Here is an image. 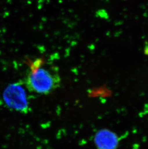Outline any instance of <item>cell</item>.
<instances>
[{
	"label": "cell",
	"instance_id": "obj_1",
	"mask_svg": "<svg viewBox=\"0 0 148 149\" xmlns=\"http://www.w3.org/2000/svg\"><path fill=\"white\" fill-rule=\"evenodd\" d=\"M30 67L24 83L29 91L48 95L60 87L61 78L55 67L47 65L42 58L31 62Z\"/></svg>",
	"mask_w": 148,
	"mask_h": 149
},
{
	"label": "cell",
	"instance_id": "obj_2",
	"mask_svg": "<svg viewBox=\"0 0 148 149\" xmlns=\"http://www.w3.org/2000/svg\"><path fill=\"white\" fill-rule=\"evenodd\" d=\"M3 99L8 107L22 113L29 111L27 94L20 83H13L6 87L3 93Z\"/></svg>",
	"mask_w": 148,
	"mask_h": 149
},
{
	"label": "cell",
	"instance_id": "obj_3",
	"mask_svg": "<svg viewBox=\"0 0 148 149\" xmlns=\"http://www.w3.org/2000/svg\"><path fill=\"white\" fill-rule=\"evenodd\" d=\"M94 142L97 149H116L118 146L119 139L113 131L104 129L95 134Z\"/></svg>",
	"mask_w": 148,
	"mask_h": 149
},
{
	"label": "cell",
	"instance_id": "obj_4",
	"mask_svg": "<svg viewBox=\"0 0 148 149\" xmlns=\"http://www.w3.org/2000/svg\"><path fill=\"white\" fill-rule=\"evenodd\" d=\"M144 53L145 55L148 56V45H146L144 47Z\"/></svg>",
	"mask_w": 148,
	"mask_h": 149
}]
</instances>
